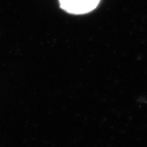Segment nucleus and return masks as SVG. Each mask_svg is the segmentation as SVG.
<instances>
[{
	"instance_id": "nucleus-1",
	"label": "nucleus",
	"mask_w": 147,
	"mask_h": 147,
	"mask_svg": "<svg viewBox=\"0 0 147 147\" xmlns=\"http://www.w3.org/2000/svg\"><path fill=\"white\" fill-rule=\"evenodd\" d=\"M99 1L100 0H59V3L65 11L70 13L82 14L95 9Z\"/></svg>"
}]
</instances>
